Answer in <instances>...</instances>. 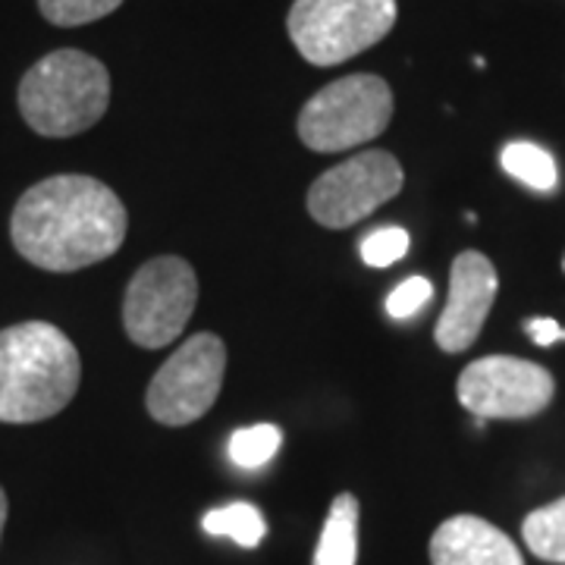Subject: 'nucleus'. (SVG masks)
Listing matches in <instances>:
<instances>
[{"label": "nucleus", "mask_w": 565, "mask_h": 565, "mask_svg": "<svg viewBox=\"0 0 565 565\" xmlns=\"http://www.w3.org/2000/svg\"><path fill=\"white\" fill-rule=\"evenodd\" d=\"M120 195L95 177L61 173L22 192L10 239L22 258L51 274H73L110 258L126 239Z\"/></svg>", "instance_id": "1"}, {"label": "nucleus", "mask_w": 565, "mask_h": 565, "mask_svg": "<svg viewBox=\"0 0 565 565\" xmlns=\"http://www.w3.org/2000/svg\"><path fill=\"white\" fill-rule=\"evenodd\" d=\"M82 381L79 349L47 321L0 330V424H35L61 415Z\"/></svg>", "instance_id": "2"}, {"label": "nucleus", "mask_w": 565, "mask_h": 565, "mask_svg": "<svg viewBox=\"0 0 565 565\" xmlns=\"http://www.w3.org/2000/svg\"><path fill=\"white\" fill-rule=\"evenodd\" d=\"M110 107V73L98 57L63 47L41 57L20 82V114L44 139L92 129Z\"/></svg>", "instance_id": "3"}, {"label": "nucleus", "mask_w": 565, "mask_h": 565, "mask_svg": "<svg viewBox=\"0 0 565 565\" xmlns=\"http://www.w3.org/2000/svg\"><path fill=\"white\" fill-rule=\"evenodd\" d=\"M396 25V0H296L286 32L315 66H337L384 41Z\"/></svg>", "instance_id": "4"}, {"label": "nucleus", "mask_w": 565, "mask_h": 565, "mask_svg": "<svg viewBox=\"0 0 565 565\" xmlns=\"http://www.w3.org/2000/svg\"><path fill=\"white\" fill-rule=\"evenodd\" d=\"M393 120V92L381 76L355 73L323 85L299 114L305 148L333 154L384 136Z\"/></svg>", "instance_id": "5"}, {"label": "nucleus", "mask_w": 565, "mask_h": 565, "mask_svg": "<svg viewBox=\"0 0 565 565\" xmlns=\"http://www.w3.org/2000/svg\"><path fill=\"white\" fill-rule=\"evenodd\" d=\"M199 302V280L192 264L177 255H161L141 264L126 286L122 327L141 349L170 345L192 318Z\"/></svg>", "instance_id": "6"}, {"label": "nucleus", "mask_w": 565, "mask_h": 565, "mask_svg": "<svg viewBox=\"0 0 565 565\" xmlns=\"http://www.w3.org/2000/svg\"><path fill=\"white\" fill-rule=\"evenodd\" d=\"M226 371V345L214 333H195L158 367L145 405L148 415L167 427L199 422L217 403Z\"/></svg>", "instance_id": "7"}, {"label": "nucleus", "mask_w": 565, "mask_h": 565, "mask_svg": "<svg viewBox=\"0 0 565 565\" xmlns=\"http://www.w3.org/2000/svg\"><path fill=\"white\" fill-rule=\"evenodd\" d=\"M459 403L481 422H525L553 403L556 381L544 364L515 355H484L459 374Z\"/></svg>", "instance_id": "8"}, {"label": "nucleus", "mask_w": 565, "mask_h": 565, "mask_svg": "<svg viewBox=\"0 0 565 565\" xmlns=\"http://www.w3.org/2000/svg\"><path fill=\"white\" fill-rule=\"evenodd\" d=\"M403 163L390 151H359L308 189V214L327 230H349L403 192Z\"/></svg>", "instance_id": "9"}, {"label": "nucleus", "mask_w": 565, "mask_h": 565, "mask_svg": "<svg viewBox=\"0 0 565 565\" xmlns=\"http://www.w3.org/2000/svg\"><path fill=\"white\" fill-rule=\"evenodd\" d=\"M497 289H500V277L487 255L471 252V248L456 255V262L449 267L446 308L434 327V340L444 352L456 355V352H465L475 345V340L484 330L487 315L493 308Z\"/></svg>", "instance_id": "10"}, {"label": "nucleus", "mask_w": 565, "mask_h": 565, "mask_svg": "<svg viewBox=\"0 0 565 565\" xmlns=\"http://www.w3.org/2000/svg\"><path fill=\"white\" fill-rule=\"evenodd\" d=\"M430 565H525L515 541L478 515H452L430 537Z\"/></svg>", "instance_id": "11"}, {"label": "nucleus", "mask_w": 565, "mask_h": 565, "mask_svg": "<svg viewBox=\"0 0 565 565\" xmlns=\"http://www.w3.org/2000/svg\"><path fill=\"white\" fill-rule=\"evenodd\" d=\"M359 563V500L340 493L330 503L321 541L315 550V565H355Z\"/></svg>", "instance_id": "12"}, {"label": "nucleus", "mask_w": 565, "mask_h": 565, "mask_svg": "<svg viewBox=\"0 0 565 565\" xmlns=\"http://www.w3.org/2000/svg\"><path fill=\"white\" fill-rule=\"evenodd\" d=\"M522 537L537 559L565 565V497L527 512L522 522Z\"/></svg>", "instance_id": "13"}, {"label": "nucleus", "mask_w": 565, "mask_h": 565, "mask_svg": "<svg viewBox=\"0 0 565 565\" xmlns=\"http://www.w3.org/2000/svg\"><path fill=\"white\" fill-rule=\"evenodd\" d=\"M500 163L512 180L525 182L534 192H553L559 182V170H556L553 154L544 151L541 145H531V141H509L500 154Z\"/></svg>", "instance_id": "14"}, {"label": "nucleus", "mask_w": 565, "mask_h": 565, "mask_svg": "<svg viewBox=\"0 0 565 565\" xmlns=\"http://www.w3.org/2000/svg\"><path fill=\"white\" fill-rule=\"evenodd\" d=\"M202 527L214 537H230L245 550H255L267 537V522H264V512L255 503H230L223 509H214L204 515Z\"/></svg>", "instance_id": "15"}, {"label": "nucleus", "mask_w": 565, "mask_h": 565, "mask_svg": "<svg viewBox=\"0 0 565 565\" xmlns=\"http://www.w3.org/2000/svg\"><path fill=\"white\" fill-rule=\"evenodd\" d=\"M280 444L282 434L277 424H252V427L236 430L230 437V459L245 471H255V468H264L277 456Z\"/></svg>", "instance_id": "16"}, {"label": "nucleus", "mask_w": 565, "mask_h": 565, "mask_svg": "<svg viewBox=\"0 0 565 565\" xmlns=\"http://www.w3.org/2000/svg\"><path fill=\"white\" fill-rule=\"evenodd\" d=\"M122 0H39L41 17L54 25L73 29V25H85V22H98L110 17Z\"/></svg>", "instance_id": "17"}, {"label": "nucleus", "mask_w": 565, "mask_h": 565, "mask_svg": "<svg viewBox=\"0 0 565 565\" xmlns=\"http://www.w3.org/2000/svg\"><path fill=\"white\" fill-rule=\"evenodd\" d=\"M408 245H412V236L403 226H381L362 239V262L371 267H390V264L403 262L408 255Z\"/></svg>", "instance_id": "18"}, {"label": "nucleus", "mask_w": 565, "mask_h": 565, "mask_svg": "<svg viewBox=\"0 0 565 565\" xmlns=\"http://www.w3.org/2000/svg\"><path fill=\"white\" fill-rule=\"evenodd\" d=\"M430 299H434V286H430V280H427V277H408V280H403L393 292H390L386 311H390V318H396V321H408V318H415Z\"/></svg>", "instance_id": "19"}, {"label": "nucleus", "mask_w": 565, "mask_h": 565, "mask_svg": "<svg viewBox=\"0 0 565 565\" xmlns=\"http://www.w3.org/2000/svg\"><path fill=\"white\" fill-rule=\"evenodd\" d=\"M525 333L537 345H544V349H550L553 343H563L565 340V330L559 327V323L553 321V318H531V321L525 323Z\"/></svg>", "instance_id": "20"}, {"label": "nucleus", "mask_w": 565, "mask_h": 565, "mask_svg": "<svg viewBox=\"0 0 565 565\" xmlns=\"http://www.w3.org/2000/svg\"><path fill=\"white\" fill-rule=\"evenodd\" d=\"M7 512H10V503H7V493L0 487V537H3V525H7Z\"/></svg>", "instance_id": "21"}, {"label": "nucleus", "mask_w": 565, "mask_h": 565, "mask_svg": "<svg viewBox=\"0 0 565 565\" xmlns=\"http://www.w3.org/2000/svg\"><path fill=\"white\" fill-rule=\"evenodd\" d=\"M563 270H565V255H563Z\"/></svg>", "instance_id": "22"}]
</instances>
